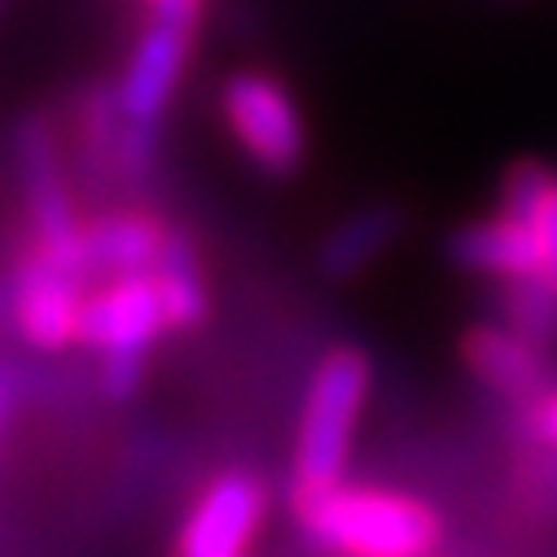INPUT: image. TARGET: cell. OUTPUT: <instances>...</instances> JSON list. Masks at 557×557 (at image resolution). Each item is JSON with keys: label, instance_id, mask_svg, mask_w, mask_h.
Listing matches in <instances>:
<instances>
[{"label": "cell", "instance_id": "e0dca14e", "mask_svg": "<svg viewBox=\"0 0 557 557\" xmlns=\"http://www.w3.org/2000/svg\"><path fill=\"white\" fill-rule=\"evenodd\" d=\"M531 435H535L548 453H557V386L544 391V395L531 404Z\"/></svg>", "mask_w": 557, "mask_h": 557}, {"label": "cell", "instance_id": "4fadbf2b", "mask_svg": "<svg viewBox=\"0 0 557 557\" xmlns=\"http://www.w3.org/2000/svg\"><path fill=\"white\" fill-rule=\"evenodd\" d=\"M154 272H159V286H163V299H168L172 330H198L207 321V286H202L198 255H194L189 237L172 233Z\"/></svg>", "mask_w": 557, "mask_h": 557}, {"label": "cell", "instance_id": "9a60e30c", "mask_svg": "<svg viewBox=\"0 0 557 557\" xmlns=\"http://www.w3.org/2000/svg\"><path fill=\"white\" fill-rule=\"evenodd\" d=\"M553 189H557V176H553L544 163L522 159V163L509 168V176H505V185H500V211H509V215L535 224V215H540V207L548 202Z\"/></svg>", "mask_w": 557, "mask_h": 557}, {"label": "cell", "instance_id": "2e32d148", "mask_svg": "<svg viewBox=\"0 0 557 557\" xmlns=\"http://www.w3.org/2000/svg\"><path fill=\"white\" fill-rule=\"evenodd\" d=\"M535 237H540V276L557 290V189L535 215Z\"/></svg>", "mask_w": 557, "mask_h": 557}, {"label": "cell", "instance_id": "ba28073f", "mask_svg": "<svg viewBox=\"0 0 557 557\" xmlns=\"http://www.w3.org/2000/svg\"><path fill=\"white\" fill-rule=\"evenodd\" d=\"M263 509H268V496L259 479L242 470L220 474L189 509L176 535V557H246V544L259 531Z\"/></svg>", "mask_w": 557, "mask_h": 557}, {"label": "cell", "instance_id": "8fae6325", "mask_svg": "<svg viewBox=\"0 0 557 557\" xmlns=\"http://www.w3.org/2000/svg\"><path fill=\"white\" fill-rule=\"evenodd\" d=\"M168 228L141 211H110L84 228V255L88 276H132V272H154L168 250Z\"/></svg>", "mask_w": 557, "mask_h": 557}, {"label": "cell", "instance_id": "9c48e42d", "mask_svg": "<svg viewBox=\"0 0 557 557\" xmlns=\"http://www.w3.org/2000/svg\"><path fill=\"white\" fill-rule=\"evenodd\" d=\"M461 356L470 364V373L505 395V399H540L544 395V382H548V360H544V347L527 334H518L513 325H474L461 343Z\"/></svg>", "mask_w": 557, "mask_h": 557}, {"label": "cell", "instance_id": "6da1fadb", "mask_svg": "<svg viewBox=\"0 0 557 557\" xmlns=\"http://www.w3.org/2000/svg\"><path fill=\"white\" fill-rule=\"evenodd\" d=\"M304 535L334 557H431L444 540L440 513L386 487H295Z\"/></svg>", "mask_w": 557, "mask_h": 557}, {"label": "cell", "instance_id": "8992f818", "mask_svg": "<svg viewBox=\"0 0 557 557\" xmlns=\"http://www.w3.org/2000/svg\"><path fill=\"white\" fill-rule=\"evenodd\" d=\"M154 18L141 32L123 84H119V114L127 123H154L185 71L189 58V40L202 14V0H150Z\"/></svg>", "mask_w": 557, "mask_h": 557}, {"label": "cell", "instance_id": "277c9868", "mask_svg": "<svg viewBox=\"0 0 557 557\" xmlns=\"http://www.w3.org/2000/svg\"><path fill=\"white\" fill-rule=\"evenodd\" d=\"M84 282L88 276L62 268L45 250H27L14 259L5 276V317L14 334L32 351H62L79 343V321H84Z\"/></svg>", "mask_w": 557, "mask_h": 557}, {"label": "cell", "instance_id": "52a82bcc", "mask_svg": "<svg viewBox=\"0 0 557 557\" xmlns=\"http://www.w3.org/2000/svg\"><path fill=\"white\" fill-rule=\"evenodd\" d=\"M14 154H18V181L27 198V220H32V246L58 259L62 268L88 276V255H84V228L75 224L71 198L62 189L58 154L45 123L27 119L14 136Z\"/></svg>", "mask_w": 557, "mask_h": 557}, {"label": "cell", "instance_id": "5b68a950", "mask_svg": "<svg viewBox=\"0 0 557 557\" xmlns=\"http://www.w3.org/2000/svg\"><path fill=\"white\" fill-rule=\"evenodd\" d=\"M224 119L237 136V146L268 172V176H290L299 172L304 154H308V132H304V114L290 101V92L259 75V71H242L224 84Z\"/></svg>", "mask_w": 557, "mask_h": 557}, {"label": "cell", "instance_id": "30bf717a", "mask_svg": "<svg viewBox=\"0 0 557 557\" xmlns=\"http://www.w3.org/2000/svg\"><path fill=\"white\" fill-rule=\"evenodd\" d=\"M448 259L474 276H496V282H522L540 276V237L535 224L500 211L492 220H474L448 237Z\"/></svg>", "mask_w": 557, "mask_h": 557}, {"label": "cell", "instance_id": "3957f363", "mask_svg": "<svg viewBox=\"0 0 557 557\" xmlns=\"http://www.w3.org/2000/svg\"><path fill=\"white\" fill-rule=\"evenodd\" d=\"M369 382H373V364L351 343L330 347L321 356V364L312 369V382L304 395V417H299V440H295V483L299 487L343 483L360 408L369 399Z\"/></svg>", "mask_w": 557, "mask_h": 557}, {"label": "cell", "instance_id": "7a4b0ae2", "mask_svg": "<svg viewBox=\"0 0 557 557\" xmlns=\"http://www.w3.org/2000/svg\"><path fill=\"white\" fill-rule=\"evenodd\" d=\"M172 330L159 272L110 276L106 290L84 299L79 343L101 360V391L110 399H127L141 386V369L159 334Z\"/></svg>", "mask_w": 557, "mask_h": 557}, {"label": "cell", "instance_id": "5bb4252c", "mask_svg": "<svg viewBox=\"0 0 557 557\" xmlns=\"http://www.w3.org/2000/svg\"><path fill=\"white\" fill-rule=\"evenodd\" d=\"M500 317L518 334L535 338L540 347L557 338V290L544 276H522V282H505L500 290Z\"/></svg>", "mask_w": 557, "mask_h": 557}, {"label": "cell", "instance_id": "7c38bea8", "mask_svg": "<svg viewBox=\"0 0 557 557\" xmlns=\"http://www.w3.org/2000/svg\"><path fill=\"white\" fill-rule=\"evenodd\" d=\"M404 228V215L399 207L391 202H373V207H360L356 215H347L317 250V272L325 282H351L360 276L377 255H386L395 246Z\"/></svg>", "mask_w": 557, "mask_h": 557}]
</instances>
